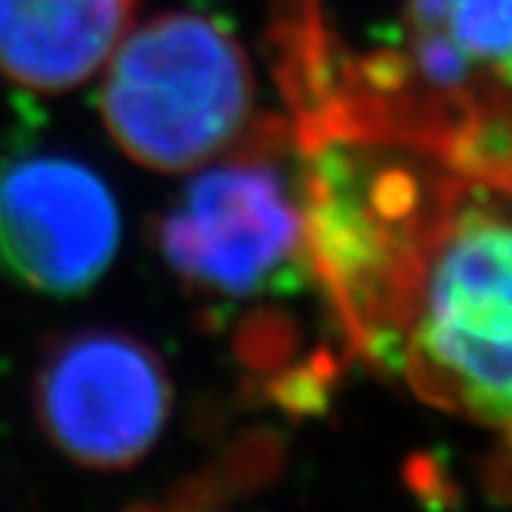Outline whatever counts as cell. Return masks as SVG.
<instances>
[{
    "label": "cell",
    "instance_id": "cell-1",
    "mask_svg": "<svg viewBox=\"0 0 512 512\" xmlns=\"http://www.w3.org/2000/svg\"><path fill=\"white\" fill-rule=\"evenodd\" d=\"M392 364L426 398L512 435V216H442L401 309Z\"/></svg>",
    "mask_w": 512,
    "mask_h": 512
},
{
    "label": "cell",
    "instance_id": "cell-2",
    "mask_svg": "<svg viewBox=\"0 0 512 512\" xmlns=\"http://www.w3.org/2000/svg\"><path fill=\"white\" fill-rule=\"evenodd\" d=\"M102 121L142 167L210 164L247 136L253 71L235 34L204 13H167L124 34L105 62Z\"/></svg>",
    "mask_w": 512,
    "mask_h": 512
},
{
    "label": "cell",
    "instance_id": "cell-3",
    "mask_svg": "<svg viewBox=\"0 0 512 512\" xmlns=\"http://www.w3.org/2000/svg\"><path fill=\"white\" fill-rule=\"evenodd\" d=\"M158 250L210 297L247 300L300 284L312 272L303 167L284 158L281 133L201 170L158 219Z\"/></svg>",
    "mask_w": 512,
    "mask_h": 512
},
{
    "label": "cell",
    "instance_id": "cell-4",
    "mask_svg": "<svg viewBox=\"0 0 512 512\" xmlns=\"http://www.w3.org/2000/svg\"><path fill=\"white\" fill-rule=\"evenodd\" d=\"M170 401V377L155 349L102 327L53 343L34 380V408L53 445L96 469H121L149 454Z\"/></svg>",
    "mask_w": 512,
    "mask_h": 512
},
{
    "label": "cell",
    "instance_id": "cell-5",
    "mask_svg": "<svg viewBox=\"0 0 512 512\" xmlns=\"http://www.w3.org/2000/svg\"><path fill=\"white\" fill-rule=\"evenodd\" d=\"M121 244V210L108 182L65 155L0 164V269L53 297L90 290Z\"/></svg>",
    "mask_w": 512,
    "mask_h": 512
},
{
    "label": "cell",
    "instance_id": "cell-6",
    "mask_svg": "<svg viewBox=\"0 0 512 512\" xmlns=\"http://www.w3.org/2000/svg\"><path fill=\"white\" fill-rule=\"evenodd\" d=\"M136 0H0V75L34 93H65L112 59Z\"/></svg>",
    "mask_w": 512,
    "mask_h": 512
},
{
    "label": "cell",
    "instance_id": "cell-7",
    "mask_svg": "<svg viewBox=\"0 0 512 512\" xmlns=\"http://www.w3.org/2000/svg\"><path fill=\"white\" fill-rule=\"evenodd\" d=\"M405 22L442 31L475 87L512 93V0H408Z\"/></svg>",
    "mask_w": 512,
    "mask_h": 512
}]
</instances>
